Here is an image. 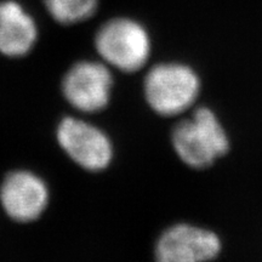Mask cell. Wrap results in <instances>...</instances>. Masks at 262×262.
<instances>
[{"label":"cell","mask_w":262,"mask_h":262,"mask_svg":"<svg viewBox=\"0 0 262 262\" xmlns=\"http://www.w3.org/2000/svg\"><path fill=\"white\" fill-rule=\"evenodd\" d=\"M171 146L175 155L188 168H210L231 148L227 130L211 108L202 106L192 111L172 127Z\"/></svg>","instance_id":"cell-1"},{"label":"cell","mask_w":262,"mask_h":262,"mask_svg":"<svg viewBox=\"0 0 262 262\" xmlns=\"http://www.w3.org/2000/svg\"><path fill=\"white\" fill-rule=\"evenodd\" d=\"M202 91L199 74L183 62H162L143 79V94L150 110L160 117L182 116L194 106Z\"/></svg>","instance_id":"cell-2"},{"label":"cell","mask_w":262,"mask_h":262,"mask_svg":"<svg viewBox=\"0 0 262 262\" xmlns=\"http://www.w3.org/2000/svg\"><path fill=\"white\" fill-rule=\"evenodd\" d=\"M98 56L111 68L135 73L147 64L152 41L148 31L133 18L118 17L101 26L95 35Z\"/></svg>","instance_id":"cell-3"},{"label":"cell","mask_w":262,"mask_h":262,"mask_svg":"<svg viewBox=\"0 0 262 262\" xmlns=\"http://www.w3.org/2000/svg\"><path fill=\"white\" fill-rule=\"evenodd\" d=\"M56 139L66 155L86 171H102L112 163L114 148L110 136L86 120L63 118L57 125Z\"/></svg>","instance_id":"cell-4"},{"label":"cell","mask_w":262,"mask_h":262,"mask_svg":"<svg viewBox=\"0 0 262 262\" xmlns=\"http://www.w3.org/2000/svg\"><path fill=\"white\" fill-rule=\"evenodd\" d=\"M64 100L81 113H97L110 103L113 90L111 67L103 61H79L66 72L61 83Z\"/></svg>","instance_id":"cell-5"},{"label":"cell","mask_w":262,"mask_h":262,"mask_svg":"<svg viewBox=\"0 0 262 262\" xmlns=\"http://www.w3.org/2000/svg\"><path fill=\"white\" fill-rule=\"evenodd\" d=\"M222 251L216 232L191 224L170 226L157 239L156 262H210Z\"/></svg>","instance_id":"cell-6"},{"label":"cell","mask_w":262,"mask_h":262,"mask_svg":"<svg viewBox=\"0 0 262 262\" xmlns=\"http://www.w3.org/2000/svg\"><path fill=\"white\" fill-rule=\"evenodd\" d=\"M50 191L47 182L29 170L9 172L0 185V204L11 220L29 224L47 210Z\"/></svg>","instance_id":"cell-7"},{"label":"cell","mask_w":262,"mask_h":262,"mask_svg":"<svg viewBox=\"0 0 262 262\" xmlns=\"http://www.w3.org/2000/svg\"><path fill=\"white\" fill-rule=\"evenodd\" d=\"M38 40L34 18L14 0L0 3V55L24 57Z\"/></svg>","instance_id":"cell-8"},{"label":"cell","mask_w":262,"mask_h":262,"mask_svg":"<svg viewBox=\"0 0 262 262\" xmlns=\"http://www.w3.org/2000/svg\"><path fill=\"white\" fill-rule=\"evenodd\" d=\"M45 8L61 25H75L93 17L98 0H44Z\"/></svg>","instance_id":"cell-9"}]
</instances>
